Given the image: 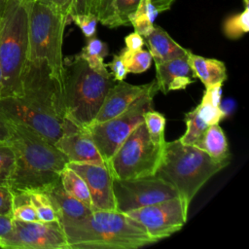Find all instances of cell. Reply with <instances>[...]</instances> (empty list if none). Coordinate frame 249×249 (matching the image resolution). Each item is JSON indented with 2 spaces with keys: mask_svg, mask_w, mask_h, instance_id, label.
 <instances>
[{
  "mask_svg": "<svg viewBox=\"0 0 249 249\" xmlns=\"http://www.w3.org/2000/svg\"><path fill=\"white\" fill-rule=\"evenodd\" d=\"M44 193L50 197L55 209L58 222L62 220H79L93 211L82 201L68 195L62 188L60 181L44 191Z\"/></svg>",
  "mask_w": 249,
  "mask_h": 249,
  "instance_id": "d6986e66",
  "label": "cell"
},
{
  "mask_svg": "<svg viewBox=\"0 0 249 249\" xmlns=\"http://www.w3.org/2000/svg\"><path fill=\"white\" fill-rule=\"evenodd\" d=\"M30 0H7L0 19L2 96L21 94L20 76L28 55Z\"/></svg>",
  "mask_w": 249,
  "mask_h": 249,
  "instance_id": "5b68a950",
  "label": "cell"
},
{
  "mask_svg": "<svg viewBox=\"0 0 249 249\" xmlns=\"http://www.w3.org/2000/svg\"><path fill=\"white\" fill-rule=\"evenodd\" d=\"M115 82L107 69H92L78 54L64 58L65 118L79 128L89 125Z\"/></svg>",
  "mask_w": 249,
  "mask_h": 249,
  "instance_id": "277c9868",
  "label": "cell"
},
{
  "mask_svg": "<svg viewBox=\"0 0 249 249\" xmlns=\"http://www.w3.org/2000/svg\"><path fill=\"white\" fill-rule=\"evenodd\" d=\"M69 18L51 0H30L27 60L43 61L64 84L63 34Z\"/></svg>",
  "mask_w": 249,
  "mask_h": 249,
  "instance_id": "8992f818",
  "label": "cell"
},
{
  "mask_svg": "<svg viewBox=\"0 0 249 249\" xmlns=\"http://www.w3.org/2000/svg\"><path fill=\"white\" fill-rule=\"evenodd\" d=\"M140 0H97L95 16L101 24L116 28L130 26L129 17L134 14Z\"/></svg>",
  "mask_w": 249,
  "mask_h": 249,
  "instance_id": "ac0fdd59",
  "label": "cell"
},
{
  "mask_svg": "<svg viewBox=\"0 0 249 249\" xmlns=\"http://www.w3.org/2000/svg\"><path fill=\"white\" fill-rule=\"evenodd\" d=\"M51 1L69 18L70 0H51ZM69 19H70V18H69Z\"/></svg>",
  "mask_w": 249,
  "mask_h": 249,
  "instance_id": "60d3db41",
  "label": "cell"
},
{
  "mask_svg": "<svg viewBox=\"0 0 249 249\" xmlns=\"http://www.w3.org/2000/svg\"><path fill=\"white\" fill-rule=\"evenodd\" d=\"M233 106H234V102L231 99H227L223 102H220V108H221V110L223 111V113L225 114L226 117L232 111Z\"/></svg>",
  "mask_w": 249,
  "mask_h": 249,
  "instance_id": "b9f144b4",
  "label": "cell"
},
{
  "mask_svg": "<svg viewBox=\"0 0 249 249\" xmlns=\"http://www.w3.org/2000/svg\"><path fill=\"white\" fill-rule=\"evenodd\" d=\"M59 223L69 249H136L158 242L137 221L116 210H93Z\"/></svg>",
  "mask_w": 249,
  "mask_h": 249,
  "instance_id": "7a4b0ae2",
  "label": "cell"
},
{
  "mask_svg": "<svg viewBox=\"0 0 249 249\" xmlns=\"http://www.w3.org/2000/svg\"><path fill=\"white\" fill-rule=\"evenodd\" d=\"M174 1L175 0H140L136 11L130 17L144 18L154 23L160 13L170 10Z\"/></svg>",
  "mask_w": 249,
  "mask_h": 249,
  "instance_id": "f1b7e54d",
  "label": "cell"
},
{
  "mask_svg": "<svg viewBox=\"0 0 249 249\" xmlns=\"http://www.w3.org/2000/svg\"><path fill=\"white\" fill-rule=\"evenodd\" d=\"M14 193L8 186L0 185V215L12 217Z\"/></svg>",
  "mask_w": 249,
  "mask_h": 249,
  "instance_id": "e575fe53",
  "label": "cell"
},
{
  "mask_svg": "<svg viewBox=\"0 0 249 249\" xmlns=\"http://www.w3.org/2000/svg\"><path fill=\"white\" fill-rule=\"evenodd\" d=\"M30 200L36 210L38 220L41 222L58 221L55 209L50 197L44 192H30Z\"/></svg>",
  "mask_w": 249,
  "mask_h": 249,
  "instance_id": "4dcf8cb0",
  "label": "cell"
},
{
  "mask_svg": "<svg viewBox=\"0 0 249 249\" xmlns=\"http://www.w3.org/2000/svg\"><path fill=\"white\" fill-rule=\"evenodd\" d=\"M15 167V154L8 141L0 142V185L8 186Z\"/></svg>",
  "mask_w": 249,
  "mask_h": 249,
  "instance_id": "1f68e13d",
  "label": "cell"
},
{
  "mask_svg": "<svg viewBox=\"0 0 249 249\" xmlns=\"http://www.w3.org/2000/svg\"><path fill=\"white\" fill-rule=\"evenodd\" d=\"M158 91L156 80H153L151 87L123 113L85 127L106 164L127 135L144 122V114L153 109V100Z\"/></svg>",
  "mask_w": 249,
  "mask_h": 249,
  "instance_id": "ba28073f",
  "label": "cell"
},
{
  "mask_svg": "<svg viewBox=\"0 0 249 249\" xmlns=\"http://www.w3.org/2000/svg\"><path fill=\"white\" fill-rule=\"evenodd\" d=\"M155 65L157 88L164 94L170 90L185 89L195 82L196 75L189 64L188 53L168 61L155 63Z\"/></svg>",
  "mask_w": 249,
  "mask_h": 249,
  "instance_id": "e0dca14e",
  "label": "cell"
},
{
  "mask_svg": "<svg viewBox=\"0 0 249 249\" xmlns=\"http://www.w3.org/2000/svg\"><path fill=\"white\" fill-rule=\"evenodd\" d=\"M144 124L151 140L156 144L163 145L165 142V117L154 109H151L144 114Z\"/></svg>",
  "mask_w": 249,
  "mask_h": 249,
  "instance_id": "f546056e",
  "label": "cell"
},
{
  "mask_svg": "<svg viewBox=\"0 0 249 249\" xmlns=\"http://www.w3.org/2000/svg\"><path fill=\"white\" fill-rule=\"evenodd\" d=\"M70 20L80 27L81 31L86 38H89L95 35L97 26V18L93 14H76L70 16Z\"/></svg>",
  "mask_w": 249,
  "mask_h": 249,
  "instance_id": "836d02e7",
  "label": "cell"
},
{
  "mask_svg": "<svg viewBox=\"0 0 249 249\" xmlns=\"http://www.w3.org/2000/svg\"><path fill=\"white\" fill-rule=\"evenodd\" d=\"M107 67L111 69V74L115 81H123L126 78L127 70L119 54H115L113 56L112 61L107 64Z\"/></svg>",
  "mask_w": 249,
  "mask_h": 249,
  "instance_id": "8d00e7d4",
  "label": "cell"
},
{
  "mask_svg": "<svg viewBox=\"0 0 249 249\" xmlns=\"http://www.w3.org/2000/svg\"><path fill=\"white\" fill-rule=\"evenodd\" d=\"M163 145L154 143L144 122L123 141L107 163L113 178L135 179L154 176Z\"/></svg>",
  "mask_w": 249,
  "mask_h": 249,
  "instance_id": "52a82bcc",
  "label": "cell"
},
{
  "mask_svg": "<svg viewBox=\"0 0 249 249\" xmlns=\"http://www.w3.org/2000/svg\"><path fill=\"white\" fill-rule=\"evenodd\" d=\"M12 133L11 122L0 112V142L8 141Z\"/></svg>",
  "mask_w": 249,
  "mask_h": 249,
  "instance_id": "f35d334b",
  "label": "cell"
},
{
  "mask_svg": "<svg viewBox=\"0 0 249 249\" xmlns=\"http://www.w3.org/2000/svg\"><path fill=\"white\" fill-rule=\"evenodd\" d=\"M60 184L68 195L72 196L73 197L77 198L78 200L82 201L87 206L94 210L91 204L89 192L86 182L73 169L66 166L62 170L60 175Z\"/></svg>",
  "mask_w": 249,
  "mask_h": 249,
  "instance_id": "603a6c76",
  "label": "cell"
},
{
  "mask_svg": "<svg viewBox=\"0 0 249 249\" xmlns=\"http://www.w3.org/2000/svg\"><path fill=\"white\" fill-rule=\"evenodd\" d=\"M6 2H7V0H0V17L3 14V11H4L5 6H6Z\"/></svg>",
  "mask_w": 249,
  "mask_h": 249,
  "instance_id": "7bdbcfd3",
  "label": "cell"
},
{
  "mask_svg": "<svg viewBox=\"0 0 249 249\" xmlns=\"http://www.w3.org/2000/svg\"><path fill=\"white\" fill-rule=\"evenodd\" d=\"M119 55L121 56L127 70V73H143L148 70L153 60L149 51H145L142 49L137 51H129L124 48L121 51Z\"/></svg>",
  "mask_w": 249,
  "mask_h": 249,
  "instance_id": "d4e9b609",
  "label": "cell"
},
{
  "mask_svg": "<svg viewBox=\"0 0 249 249\" xmlns=\"http://www.w3.org/2000/svg\"><path fill=\"white\" fill-rule=\"evenodd\" d=\"M12 218L20 220V221H25V222L39 221L36 214V210L30 200L29 193H26V192L14 193Z\"/></svg>",
  "mask_w": 249,
  "mask_h": 249,
  "instance_id": "83f0119b",
  "label": "cell"
},
{
  "mask_svg": "<svg viewBox=\"0 0 249 249\" xmlns=\"http://www.w3.org/2000/svg\"><path fill=\"white\" fill-rule=\"evenodd\" d=\"M185 123L187 128L185 133L179 138V141L185 145H195L208 125L199 117L196 107L185 115Z\"/></svg>",
  "mask_w": 249,
  "mask_h": 249,
  "instance_id": "4316f807",
  "label": "cell"
},
{
  "mask_svg": "<svg viewBox=\"0 0 249 249\" xmlns=\"http://www.w3.org/2000/svg\"><path fill=\"white\" fill-rule=\"evenodd\" d=\"M20 82L21 94L19 96L44 111L67 120L65 118L64 84L53 76L46 62L26 60Z\"/></svg>",
  "mask_w": 249,
  "mask_h": 249,
  "instance_id": "9c48e42d",
  "label": "cell"
},
{
  "mask_svg": "<svg viewBox=\"0 0 249 249\" xmlns=\"http://www.w3.org/2000/svg\"><path fill=\"white\" fill-rule=\"evenodd\" d=\"M0 19H1V17H0ZM1 92H2V72L0 67V97H1Z\"/></svg>",
  "mask_w": 249,
  "mask_h": 249,
  "instance_id": "ee69618b",
  "label": "cell"
},
{
  "mask_svg": "<svg viewBox=\"0 0 249 249\" xmlns=\"http://www.w3.org/2000/svg\"><path fill=\"white\" fill-rule=\"evenodd\" d=\"M151 85L152 82L146 85H131L124 82V80L116 81L109 89L104 101L91 124L102 123L120 115L126 110L135 99L142 95Z\"/></svg>",
  "mask_w": 249,
  "mask_h": 249,
  "instance_id": "2e32d148",
  "label": "cell"
},
{
  "mask_svg": "<svg viewBox=\"0 0 249 249\" xmlns=\"http://www.w3.org/2000/svg\"><path fill=\"white\" fill-rule=\"evenodd\" d=\"M188 209L177 196L124 214L137 221L151 237L160 241L183 228L187 222Z\"/></svg>",
  "mask_w": 249,
  "mask_h": 249,
  "instance_id": "4fadbf2b",
  "label": "cell"
},
{
  "mask_svg": "<svg viewBox=\"0 0 249 249\" xmlns=\"http://www.w3.org/2000/svg\"><path fill=\"white\" fill-rule=\"evenodd\" d=\"M113 194L116 211L122 213L179 196L170 183L155 175L135 179L113 178Z\"/></svg>",
  "mask_w": 249,
  "mask_h": 249,
  "instance_id": "30bf717a",
  "label": "cell"
},
{
  "mask_svg": "<svg viewBox=\"0 0 249 249\" xmlns=\"http://www.w3.org/2000/svg\"><path fill=\"white\" fill-rule=\"evenodd\" d=\"M229 163L217 161L204 151L182 144L179 139L165 141L155 176L170 183L189 208L202 186Z\"/></svg>",
  "mask_w": 249,
  "mask_h": 249,
  "instance_id": "3957f363",
  "label": "cell"
},
{
  "mask_svg": "<svg viewBox=\"0 0 249 249\" xmlns=\"http://www.w3.org/2000/svg\"><path fill=\"white\" fill-rule=\"evenodd\" d=\"M12 229V217L0 215V239Z\"/></svg>",
  "mask_w": 249,
  "mask_h": 249,
  "instance_id": "ab89813d",
  "label": "cell"
},
{
  "mask_svg": "<svg viewBox=\"0 0 249 249\" xmlns=\"http://www.w3.org/2000/svg\"><path fill=\"white\" fill-rule=\"evenodd\" d=\"M244 6L241 13L232 15L224 21L223 31L229 39L236 40L249 30V3H244Z\"/></svg>",
  "mask_w": 249,
  "mask_h": 249,
  "instance_id": "484cf974",
  "label": "cell"
},
{
  "mask_svg": "<svg viewBox=\"0 0 249 249\" xmlns=\"http://www.w3.org/2000/svg\"><path fill=\"white\" fill-rule=\"evenodd\" d=\"M0 247L14 249H69L58 221L25 222L12 218V229L0 239Z\"/></svg>",
  "mask_w": 249,
  "mask_h": 249,
  "instance_id": "7c38bea8",
  "label": "cell"
},
{
  "mask_svg": "<svg viewBox=\"0 0 249 249\" xmlns=\"http://www.w3.org/2000/svg\"><path fill=\"white\" fill-rule=\"evenodd\" d=\"M124 43H125V48L129 51H137L142 49V47L145 44L144 38L136 33L135 31L128 34L125 38H124Z\"/></svg>",
  "mask_w": 249,
  "mask_h": 249,
  "instance_id": "74e56055",
  "label": "cell"
},
{
  "mask_svg": "<svg viewBox=\"0 0 249 249\" xmlns=\"http://www.w3.org/2000/svg\"><path fill=\"white\" fill-rule=\"evenodd\" d=\"M0 112L9 121L30 127L53 144L63 133L79 128L71 122L34 106L21 96L0 97Z\"/></svg>",
  "mask_w": 249,
  "mask_h": 249,
  "instance_id": "8fae6325",
  "label": "cell"
},
{
  "mask_svg": "<svg viewBox=\"0 0 249 249\" xmlns=\"http://www.w3.org/2000/svg\"><path fill=\"white\" fill-rule=\"evenodd\" d=\"M67 166L86 182L94 210H116L113 176L107 166L79 162H68Z\"/></svg>",
  "mask_w": 249,
  "mask_h": 249,
  "instance_id": "5bb4252c",
  "label": "cell"
},
{
  "mask_svg": "<svg viewBox=\"0 0 249 249\" xmlns=\"http://www.w3.org/2000/svg\"><path fill=\"white\" fill-rule=\"evenodd\" d=\"M54 146L66 156L69 162L107 166L86 128H77L63 133Z\"/></svg>",
  "mask_w": 249,
  "mask_h": 249,
  "instance_id": "9a60e30c",
  "label": "cell"
},
{
  "mask_svg": "<svg viewBox=\"0 0 249 249\" xmlns=\"http://www.w3.org/2000/svg\"><path fill=\"white\" fill-rule=\"evenodd\" d=\"M109 53L108 46L105 42L98 39L95 35L87 39V43L82 51L78 53L92 69L103 71L107 69L104 58Z\"/></svg>",
  "mask_w": 249,
  "mask_h": 249,
  "instance_id": "cb8c5ba5",
  "label": "cell"
},
{
  "mask_svg": "<svg viewBox=\"0 0 249 249\" xmlns=\"http://www.w3.org/2000/svg\"><path fill=\"white\" fill-rule=\"evenodd\" d=\"M188 61L196 78L208 88L217 83H224L227 80V69L223 61L214 58H205L188 52Z\"/></svg>",
  "mask_w": 249,
  "mask_h": 249,
  "instance_id": "44dd1931",
  "label": "cell"
},
{
  "mask_svg": "<svg viewBox=\"0 0 249 249\" xmlns=\"http://www.w3.org/2000/svg\"><path fill=\"white\" fill-rule=\"evenodd\" d=\"M97 0H70L69 18L76 14H93L95 15Z\"/></svg>",
  "mask_w": 249,
  "mask_h": 249,
  "instance_id": "d590c367",
  "label": "cell"
},
{
  "mask_svg": "<svg viewBox=\"0 0 249 249\" xmlns=\"http://www.w3.org/2000/svg\"><path fill=\"white\" fill-rule=\"evenodd\" d=\"M149 47V53L155 63H161L177 57L184 56L189 50L176 43L168 33L159 25H155L153 31L144 38Z\"/></svg>",
  "mask_w": 249,
  "mask_h": 249,
  "instance_id": "ffe728a7",
  "label": "cell"
},
{
  "mask_svg": "<svg viewBox=\"0 0 249 249\" xmlns=\"http://www.w3.org/2000/svg\"><path fill=\"white\" fill-rule=\"evenodd\" d=\"M217 161L230 162L231 153L227 137L219 124L208 125L199 140L194 145Z\"/></svg>",
  "mask_w": 249,
  "mask_h": 249,
  "instance_id": "7402d4cb",
  "label": "cell"
},
{
  "mask_svg": "<svg viewBox=\"0 0 249 249\" xmlns=\"http://www.w3.org/2000/svg\"><path fill=\"white\" fill-rule=\"evenodd\" d=\"M11 127L8 142L15 154V167L9 181L12 192H44L58 183L69 162L66 156L30 127L13 122Z\"/></svg>",
  "mask_w": 249,
  "mask_h": 249,
  "instance_id": "6da1fadb",
  "label": "cell"
},
{
  "mask_svg": "<svg viewBox=\"0 0 249 249\" xmlns=\"http://www.w3.org/2000/svg\"><path fill=\"white\" fill-rule=\"evenodd\" d=\"M199 117L203 120V122L207 125L219 124L221 120H223L226 116L219 106H213L209 101H207L204 97L201 98L200 103L196 106Z\"/></svg>",
  "mask_w": 249,
  "mask_h": 249,
  "instance_id": "d6a6232c",
  "label": "cell"
}]
</instances>
